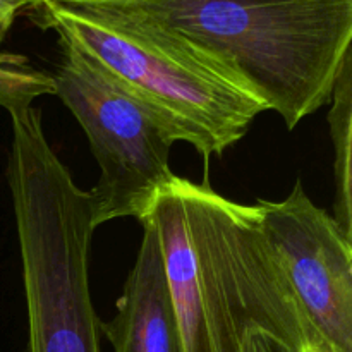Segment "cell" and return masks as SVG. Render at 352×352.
<instances>
[{"label":"cell","mask_w":352,"mask_h":352,"mask_svg":"<svg viewBox=\"0 0 352 352\" xmlns=\"http://www.w3.org/2000/svg\"><path fill=\"white\" fill-rule=\"evenodd\" d=\"M192 58L289 129L332 100L352 57V0H48Z\"/></svg>","instance_id":"cell-1"},{"label":"cell","mask_w":352,"mask_h":352,"mask_svg":"<svg viewBox=\"0 0 352 352\" xmlns=\"http://www.w3.org/2000/svg\"><path fill=\"white\" fill-rule=\"evenodd\" d=\"M175 186L215 352H239L254 332L298 352H325L261 234L254 205L230 201L206 181L177 175Z\"/></svg>","instance_id":"cell-2"},{"label":"cell","mask_w":352,"mask_h":352,"mask_svg":"<svg viewBox=\"0 0 352 352\" xmlns=\"http://www.w3.org/2000/svg\"><path fill=\"white\" fill-rule=\"evenodd\" d=\"M33 9L41 26L81 48L164 124L175 143L191 144L205 162L243 140L253 120L265 112L250 93L192 58L48 0H38Z\"/></svg>","instance_id":"cell-3"},{"label":"cell","mask_w":352,"mask_h":352,"mask_svg":"<svg viewBox=\"0 0 352 352\" xmlns=\"http://www.w3.org/2000/svg\"><path fill=\"white\" fill-rule=\"evenodd\" d=\"M60 58L52 74L55 95L85 129L100 179L91 189L95 223L143 222L172 184V140L164 124L89 55L58 36Z\"/></svg>","instance_id":"cell-4"},{"label":"cell","mask_w":352,"mask_h":352,"mask_svg":"<svg viewBox=\"0 0 352 352\" xmlns=\"http://www.w3.org/2000/svg\"><path fill=\"white\" fill-rule=\"evenodd\" d=\"M258 226L325 352H352V239L296 182L254 203Z\"/></svg>","instance_id":"cell-5"},{"label":"cell","mask_w":352,"mask_h":352,"mask_svg":"<svg viewBox=\"0 0 352 352\" xmlns=\"http://www.w3.org/2000/svg\"><path fill=\"white\" fill-rule=\"evenodd\" d=\"M141 226L140 251L117 299L116 315L100 322V332L113 352H186L157 226L151 215Z\"/></svg>","instance_id":"cell-6"},{"label":"cell","mask_w":352,"mask_h":352,"mask_svg":"<svg viewBox=\"0 0 352 352\" xmlns=\"http://www.w3.org/2000/svg\"><path fill=\"white\" fill-rule=\"evenodd\" d=\"M175 177L172 184L155 199L150 215L160 237L168 289H170L172 305L177 316L184 351L215 352L201 305L195 258H192L188 227H186L184 205L175 186Z\"/></svg>","instance_id":"cell-7"},{"label":"cell","mask_w":352,"mask_h":352,"mask_svg":"<svg viewBox=\"0 0 352 352\" xmlns=\"http://www.w3.org/2000/svg\"><path fill=\"white\" fill-rule=\"evenodd\" d=\"M330 134L336 151V217L347 237L352 239V196H351V127H352V57L342 65L332 93L329 113Z\"/></svg>","instance_id":"cell-8"},{"label":"cell","mask_w":352,"mask_h":352,"mask_svg":"<svg viewBox=\"0 0 352 352\" xmlns=\"http://www.w3.org/2000/svg\"><path fill=\"white\" fill-rule=\"evenodd\" d=\"M43 95H55L52 74L34 67L24 55L0 52V107L19 112Z\"/></svg>","instance_id":"cell-9"},{"label":"cell","mask_w":352,"mask_h":352,"mask_svg":"<svg viewBox=\"0 0 352 352\" xmlns=\"http://www.w3.org/2000/svg\"><path fill=\"white\" fill-rule=\"evenodd\" d=\"M239 352H298L268 333L254 332L244 339Z\"/></svg>","instance_id":"cell-10"},{"label":"cell","mask_w":352,"mask_h":352,"mask_svg":"<svg viewBox=\"0 0 352 352\" xmlns=\"http://www.w3.org/2000/svg\"><path fill=\"white\" fill-rule=\"evenodd\" d=\"M38 0H0V40L9 33L14 19L23 9L33 7Z\"/></svg>","instance_id":"cell-11"}]
</instances>
